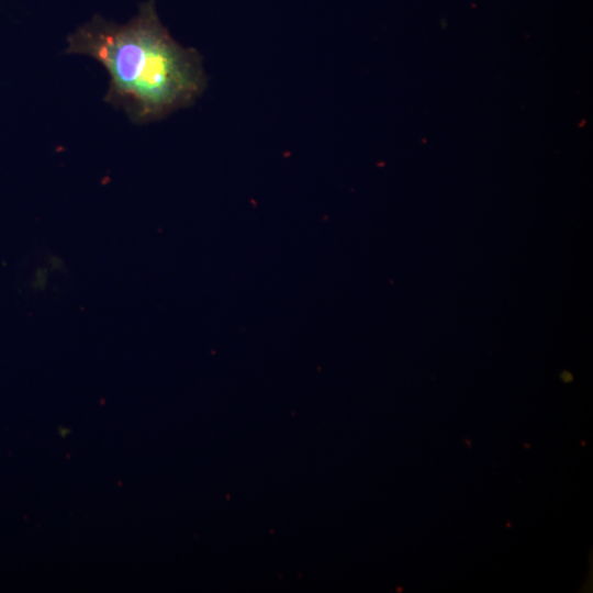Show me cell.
Masks as SVG:
<instances>
[{
    "mask_svg": "<svg viewBox=\"0 0 593 593\" xmlns=\"http://www.w3.org/2000/svg\"><path fill=\"white\" fill-rule=\"evenodd\" d=\"M67 43V54L89 56L105 68L110 81L104 101L136 124L190 107L206 87L200 53L171 37L152 0L126 23L94 15Z\"/></svg>",
    "mask_w": 593,
    "mask_h": 593,
    "instance_id": "6da1fadb",
    "label": "cell"
}]
</instances>
